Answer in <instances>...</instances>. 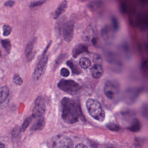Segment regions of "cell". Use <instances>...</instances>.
Segmentation results:
<instances>
[{
	"instance_id": "obj_24",
	"label": "cell",
	"mask_w": 148,
	"mask_h": 148,
	"mask_svg": "<svg viewBox=\"0 0 148 148\" xmlns=\"http://www.w3.org/2000/svg\"><path fill=\"white\" fill-rule=\"evenodd\" d=\"M1 43L6 51L8 53H10L12 48V45L10 40L8 39L1 40Z\"/></svg>"
},
{
	"instance_id": "obj_39",
	"label": "cell",
	"mask_w": 148,
	"mask_h": 148,
	"mask_svg": "<svg viewBox=\"0 0 148 148\" xmlns=\"http://www.w3.org/2000/svg\"><path fill=\"white\" fill-rule=\"evenodd\" d=\"M76 148H87L88 147L86 146L84 144L79 143L76 146Z\"/></svg>"
},
{
	"instance_id": "obj_17",
	"label": "cell",
	"mask_w": 148,
	"mask_h": 148,
	"mask_svg": "<svg viewBox=\"0 0 148 148\" xmlns=\"http://www.w3.org/2000/svg\"><path fill=\"white\" fill-rule=\"evenodd\" d=\"M45 124V118L41 116L39 118L35 123L32 125L31 128L32 131H36L38 130H41L44 128Z\"/></svg>"
},
{
	"instance_id": "obj_3",
	"label": "cell",
	"mask_w": 148,
	"mask_h": 148,
	"mask_svg": "<svg viewBox=\"0 0 148 148\" xmlns=\"http://www.w3.org/2000/svg\"><path fill=\"white\" fill-rule=\"evenodd\" d=\"M58 86L60 90L71 95L77 94L81 88L77 83L71 79H61L58 84Z\"/></svg>"
},
{
	"instance_id": "obj_20",
	"label": "cell",
	"mask_w": 148,
	"mask_h": 148,
	"mask_svg": "<svg viewBox=\"0 0 148 148\" xmlns=\"http://www.w3.org/2000/svg\"><path fill=\"white\" fill-rule=\"evenodd\" d=\"M22 130L21 128L18 125L15 126L13 129L12 132V140L14 142L18 141L21 138V133Z\"/></svg>"
},
{
	"instance_id": "obj_27",
	"label": "cell",
	"mask_w": 148,
	"mask_h": 148,
	"mask_svg": "<svg viewBox=\"0 0 148 148\" xmlns=\"http://www.w3.org/2000/svg\"><path fill=\"white\" fill-rule=\"evenodd\" d=\"M32 116L29 117H27V118L25 120L24 123H23L22 128H21V130H22V132L25 131L27 127L30 125V124L32 123Z\"/></svg>"
},
{
	"instance_id": "obj_16",
	"label": "cell",
	"mask_w": 148,
	"mask_h": 148,
	"mask_svg": "<svg viewBox=\"0 0 148 148\" xmlns=\"http://www.w3.org/2000/svg\"><path fill=\"white\" fill-rule=\"evenodd\" d=\"M66 64L71 68L73 74L75 75H79L81 73V69L78 66L77 64L73 60H70L66 62Z\"/></svg>"
},
{
	"instance_id": "obj_33",
	"label": "cell",
	"mask_w": 148,
	"mask_h": 148,
	"mask_svg": "<svg viewBox=\"0 0 148 148\" xmlns=\"http://www.w3.org/2000/svg\"><path fill=\"white\" fill-rule=\"evenodd\" d=\"M60 75L64 77H67L70 75V72L68 69L63 68L61 69L60 72Z\"/></svg>"
},
{
	"instance_id": "obj_7",
	"label": "cell",
	"mask_w": 148,
	"mask_h": 148,
	"mask_svg": "<svg viewBox=\"0 0 148 148\" xmlns=\"http://www.w3.org/2000/svg\"><path fill=\"white\" fill-rule=\"evenodd\" d=\"M141 91V89L138 88H128L123 94L124 102L128 104L131 105L134 103L138 99Z\"/></svg>"
},
{
	"instance_id": "obj_19",
	"label": "cell",
	"mask_w": 148,
	"mask_h": 148,
	"mask_svg": "<svg viewBox=\"0 0 148 148\" xmlns=\"http://www.w3.org/2000/svg\"><path fill=\"white\" fill-rule=\"evenodd\" d=\"M141 124L140 121L136 118L134 119L128 127V129L132 132H137L140 130Z\"/></svg>"
},
{
	"instance_id": "obj_11",
	"label": "cell",
	"mask_w": 148,
	"mask_h": 148,
	"mask_svg": "<svg viewBox=\"0 0 148 148\" xmlns=\"http://www.w3.org/2000/svg\"><path fill=\"white\" fill-rule=\"evenodd\" d=\"M90 70L92 77L97 79L101 78L103 74V68L102 64H94Z\"/></svg>"
},
{
	"instance_id": "obj_42",
	"label": "cell",
	"mask_w": 148,
	"mask_h": 148,
	"mask_svg": "<svg viewBox=\"0 0 148 148\" xmlns=\"http://www.w3.org/2000/svg\"><path fill=\"white\" fill-rule=\"evenodd\" d=\"M79 1H82V2H84V1L85 0H79Z\"/></svg>"
},
{
	"instance_id": "obj_10",
	"label": "cell",
	"mask_w": 148,
	"mask_h": 148,
	"mask_svg": "<svg viewBox=\"0 0 148 148\" xmlns=\"http://www.w3.org/2000/svg\"><path fill=\"white\" fill-rule=\"evenodd\" d=\"M113 30L108 26L104 27L100 31V36L106 43H110L113 40Z\"/></svg>"
},
{
	"instance_id": "obj_21",
	"label": "cell",
	"mask_w": 148,
	"mask_h": 148,
	"mask_svg": "<svg viewBox=\"0 0 148 148\" xmlns=\"http://www.w3.org/2000/svg\"><path fill=\"white\" fill-rule=\"evenodd\" d=\"M103 5L102 1L99 0L93 1L89 3L88 7L89 9L91 11H96L99 9Z\"/></svg>"
},
{
	"instance_id": "obj_13",
	"label": "cell",
	"mask_w": 148,
	"mask_h": 148,
	"mask_svg": "<svg viewBox=\"0 0 148 148\" xmlns=\"http://www.w3.org/2000/svg\"><path fill=\"white\" fill-rule=\"evenodd\" d=\"M36 40L34 39V40L29 43L27 46L25 50V54L28 62L32 61L35 56V52H34V45Z\"/></svg>"
},
{
	"instance_id": "obj_31",
	"label": "cell",
	"mask_w": 148,
	"mask_h": 148,
	"mask_svg": "<svg viewBox=\"0 0 148 148\" xmlns=\"http://www.w3.org/2000/svg\"><path fill=\"white\" fill-rule=\"evenodd\" d=\"M93 61L94 64H102V58L100 57V55L97 54V53H95L93 55Z\"/></svg>"
},
{
	"instance_id": "obj_5",
	"label": "cell",
	"mask_w": 148,
	"mask_h": 148,
	"mask_svg": "<svg viewBox=\"0 0 148 148\" xmlns=\"http://www.w3.org/2000/svg\"><path fill=\"white\" fill-rule=\"evenodd\" d=\"M52 147L54 148H73V142L71 139L63 135H58L53 138L51 141Z\"/></svg>"
},
{
	"instance_id": "obj_34",
	"label": "cell",
	"mask_w": 148,
	"mask_h": 148,
	"mask_svg": "<svg viewBox=\"0 0 148 148\" xmlns=\"http://www.w3.org/2000/svg\"><path fill=\"white\" fill-rule=\"evenodd\" d=\"M45 1L46 0H41V1H40L32 2L30 5V7L34 8L36 7L39 6L44 4L45 2Z\"/></svg>"
},
{
	"instance_id": "obj_30",
	"label": "cell",
	"mask_w": 148,
	"mask_h": 148,
	"mask_svg": "<svg viewBox=\"0 0 148 148\" xmlns=\"http://www.w3.org/2000/svg\"><path fill=\"white\" fill-rule=\"evenodd\" d=\"M3 36L5 37L10 35L12 32V28L8 25H4L3 27Z\"/></svg>"
},
{
	"instance_id": "obj_2",
	"label": "cell",
	"mask_w": 148,
	"mask_h": 148,
	"mask_svg": "<svg viewBox=\"0 0 148 148\" xmlns=\"http://www.w3.org/2000/svg\"><path fill=\"white\" fill-rule=\"evenodd\" d=\"M86 106L87 111L92 117L99 122L104 121L105 112L98 100L94 99H89L86 101Z\"/></svg>"
},
{
	"instance_id": "obj_37",
	"label": "cell",
	"mask_w": 148,
	"mask_h": 148,
	"mask_svg": "<svg viewBox=\"0 0 148 148\" xmlns=\"http://www.w3.org/2000/svg\"><path fill=\"white\" fill-rule=\"evenodd\" d=\"M120 10L122 12L125 13L126 12V7L124 4H121L120 5Z\"/></svg>"
},
{
	"instance_id": "obj_28",
	"label": "cell",
	"mask_w": 148,
	"mask_h": 148,
	"mask_svg": "<svg viewBox=\"0 0 148 148\" xmlns=\"http://www.w3.org/2000/svg\"><path fill=\"white\" fill-rule=\"evenodd\" d=\"M13 81L15 84L18 86L21 85L23 82L22 79L18 73L14 74L13 77Z\"/></svg>"
},
{
	"instance_id": "obj_38",
	"label": "cell",
	"mask_w": 148,
	"mask_h": 148,
	"mask_svg": "<svg viewBox=\"0 0 148 148\" xmlns=\"http://www.w3.org/2000/svg\"><path fill=\"white\" fill-rule=\"evenodd\" d=\"M51 44L52 41H50V42L48 43V45L46 47L45 49V51L43 52V55L46 54L47 52V51H48V49H49V47H50L51 45Z\"/></svg>"
},
{
	"instance_id": "obj_12",
	"label": "cell",
	"mask_w": 148,
	"mask_h": 148,
	"mask_svg": "<svg viewBox=\"0 0 148 148\" xmlns=\"http://www.w3.org/2000/svg\"><path fill=\"white\" fill-rule=\"evenodd\" d=\"M88 48L86 45L79 44L74 46L72 51V54L74 58H77L80 54L88 52Z\"/></svg>"
},
{
	"instance_id": "obj_18",
	"label": "cell",
	"mask_w": 148,
	"mask_h": 148,
	"mask_svg": "<svg viewBox=\"0 0 148 148\" xmlns=\"http://www.w3.org/2000/svg\"><path fill=\"white\" fill-rule=\"evenodd\" d=\"M9 94L8 87L4 86L0 88V104L3 103L7 99Z\"/></svg>"
},
{
	"instance_id": "obj_25",
	"label": "cell",
	"mask_w": 148,
	"mask_h": 148,
	"mask_svg": "<svg viewBox=\"0 0 148 148\" xmlns=\"http://www.w3.org/2000/svg\"><path fill=\"white\" fill-rule=\"evenodd\" d=\"M112 25V29L114 32H117L119 29V25L118 20L116 17H112L111 18Z\"/></svg>"
},
{
	"instance_id": "obj_8",
	"label": "cell",
	"mask_w": 148,
	"mask_h": 148,
	"mask_svg": "<svg viewBox=\"0 0 148 148\" xmlns=\"http://www.w3.org/2000/svg\"><path fill=\"white\" fill-rule=\"evenodd\" d=\"M46 110L45 102L44 98L41 96L38 97L35 101V106L32 111V117L38 118L42 116Z\"/></svg>"
},
{
	"instance_id": "obj_41",
	"label": "cell",
	"mask_w": 148,
	"mask_h": 148,
	"mask_svg": "<svg viewBox=\"0 0 148 148\" xmlns=\"http://www.w3.org/2000/svg\"><path fill=\"white\" fill-rule=\"evenodd\" d=\"M1 51H0V58L1 57Z\"/></svg>"
},
{
	"instance_id": "obj_23",
	"label": "cell",
	"mask_w": 148,
	"mask_h": 148,
	"mask_svg": "<svg viewBox=\"0 0 148 148\" xmlns=\"http://www.w3.org/2000/svg\"><path fill=\"white\" fill-rule=\"evenodd\" d=\"M137 24L142 29H145L147 26V19L143 16H140L138 18Z\"/></svg>"
},
{
	"instance_id": "obj_6",
	"label": "cell",
	"mask_w": 148,
	"mask_h": 148,
	"mask_svg": "<svg viewBox=\"0 0 148 148\" xmlns=\"http://www.w3.org/2000/svg\"><path fill=\"white\" fill-rule=\"evenodd\" d=\"M74 28L75 25L73 21L72 20L66 21L63 26L62 33L64 40L66 42H71L73 39Z\"/></svg>"
},
{
	"instance_id": "obj_40",
	"label": "cell",
	"mask_w": 148,
	"mask_h": 148,
	"mask_svg": "<svg viewBox=\"0 0 148 148\" xmlns=\"http://www.w3.org/2000/svg\"><path fill=\"white\" fill-rule=\"evenodd\" d=\"M5 145L1 143H0V148H4Z\"/></svg>"
},
{
	"instance_id": "obj_22",
	"label": "cell",
	"mask_w": 148,
	"mask_h": 148,
	"mask_svg": "<svg viewBox=\"0 0 148 148\" xmlns=\"http://www.w3.org/2000/svg\"><path fill=\"white\" fill-rule=\"evenodd\" d=\"M79 65L81 66V68L83 69H86L91 66V63L89 59L86 58H81L79 60Z\"/></svg>"
},
{
	"instance_id": "obj_36",
	"label": "cell",
	"mask_w": 148,
	"mask_h": 148,
	"mask_svg": "<svg viewBox=\"0 0 148 148\" xmlns=\"http://www.w3.org/2000/svg\"><path fill=\"white\" fill-rule=\"evenodd\" d=\"M91 42L93 45L97 46L98 43V39L96 37H94L92 39Z\"/></svg>"
},
{
	"instance_id": "obj_26",
	"label": "cell",
	"mask_w": 148,
	"mask_h": 148,
	"mask_svg": "<svg viewBox=\"0 0 148 148\" xmlns=\"http://www.w3.org/2000/svg\"><path fill=\"white\" fill-rule=\"evenodd\" d=\"M106 128L112 131L117 132L120 130V128L118 125L114 123H110L106 125Z\"/></svg>"
},
{
	"instance_id": "obj_4",
	"label": "cell",
	"mask_w": 148,
	"mask_h": 148,
	"mask_svg": "<svg viewBox=\"0 0 148 148\" xmlns=\"http://www.w3.org/2000/svg\"><path fill=\"white\" fill-rule=\"evenodd\" d=\"M120 85L116 80H109L106 82L104 86V92L107 98L114 99L120 92Z\"/></svg>"
},
{
	"instance_id": "obj_9",
	"label": "cell",
	"mask_w": 148,
	"mask_h": 148,
	"mask_svg": "<svg viewBox=\"0 0 148 148\" xmlns=\"http://www.w3.org/2000/svg\"><path fill=\"white\" fill-rule=\"evenodd\" d=\"M47 61V56L46 54L43 55L34 73L33 77L34 80H38L41 78L45 71Z\"/></svg>"
},
{
	"instance_id": "obj_15",
	"label": "cell",
	"mask_w": 148,
	"mask_h": 148,
	"mask_svg": "<svg viewBox=\"0 0 148 148\" xmlns=\"http://www.w3.org/2000/svg\"><path fill=\"white\" fill-rule=\"evenodd\" d=\"M66 19L65 16H63L62 18H60L56 23L54 27V33L57 38H58L60 37L62 33L63 26L66 21Z\"/></svg>"
},
{
	"instance_id": "obj_32",
	"label": "cell",
	"mask_w": 148,
	"mask_h": 148,
	"mask_svg": "<svg viewBox=\"0 0 148 148\" xmlns=\"http://www.w3.org/2000/svg\"><path fill=\"white\" fill-rule=\"evenodd\" d=\"M142 115L145 118L148 117V106L147 104H145L142 106Z\"/></svg>"
},
{
	"instance_id": "obj_1",
	"label": "cell",
	"mask_w": 148,
	"mask_h": 148,
	"mask_svg": "<svg viewBox=\"0 0 148 148\" xmlns=\"http://www.w3.org/2000/svg\"><path fill=\"white\" fill-rule=\"evenodd\" d=\"M61 117L66 123H76L81 116L82 112L77 103L70 98H63L61 101Z\"/></svg>"
},
{
	"instance_id": "obj_14",
	"label": "cell",
	"mask_w": 148,
	"mask_h": 148,
	"mask_svg": "<svg viewBox=\"0 0 148 148\" xmlns=\"http://www.w3.org/2000/svg\"><path fill=\"white\" fill-rule=\"evenodd\" d=\"M68 7V1L67 0H64L57 8L53 14V17L54 19H58L60 15L63 14Z\"/></svg>"
},
{
	"instance_id": "obj_29",
	"label": "cell",
	"mask_w": 148,
	"mask_h": 148,
	"mask_svg": "<svg viewBox=\"0 0 148 148\" xmlns=\"http://www.w3.org/2000/svg\"><path fill=\"white\" fill-rule=\"evenodd\" d=\"M67 57V54L66 53H62L60 54L57 59L56 60L55 62V65L58 66Z\"/></svg>"
},
{
	"instance_id": "obj_35",
	"label": "cell",
	"mask_w": 148,
	"mask_h": 148,
	"mask_svg": "<svg viewBox=\"0 0 148 148\" xmlns=\"http://www.w3.org/2000/svg\"><path fill=\"white\" fill-rule=\"evenodd\" d=\"M15 4V2L12 0H9L8 1H6L5 3L4 4L5 6L8 7H12Z\"/></svg>"
}]
</instances>
